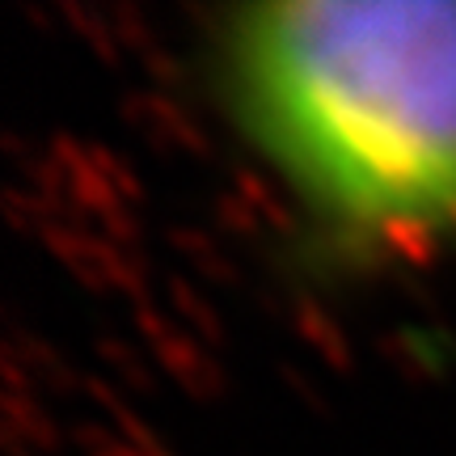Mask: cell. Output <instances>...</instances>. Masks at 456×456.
I'll use <instances>...</instances> for the list:
<instances>
[{"instance_id": "1", "label": "cell", "mask_w": 456, "mask_h": 456, "mask_svg": "<svg viewBox=\"0 0 456 456\" xmlns=\"http://www.w3.org/2000/svg\"><path fill=\"white\" fill-rule=\"evenodd\" d=\"M237 127L346 245L456 232V0H262L216 30Z\"/></svg>"}]
</instances>
